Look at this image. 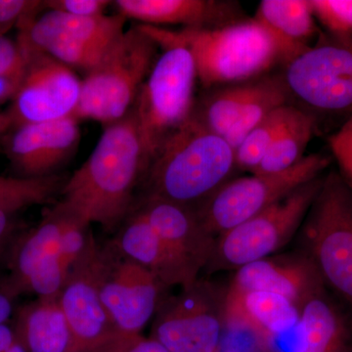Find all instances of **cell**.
Returning a JSON list of instances; mask_svg holds the SVG:
<instances>
[{
  "instance_id": "obj_1",
  "label": "cell",
  "mask_w": 352,
  "mask_h": 352,
  "mask_svg": "<svg viewBox=\"0 0 352 352\" xmlns=\"http://www.w3.org/2000/svg\"><path fill=\"white\" fill-rule=\"evenodd\" d=\"M146 163L133 110L105 126L87 161L65 182L62 201L90 224L113 230L135 207V190L142 182Z\"/></svg>"
},
{
  "instance_id": "obj_2",
  "label": "cell",
  "mask_w": 352,
  "mask_h": 352,
  "mask_svg": "<svg viewBox=\"0 0 352 352\" xmlns=\"http://www.w3.org/2000/svg\"><path fill=\"white\" fill-rule=\"evenodd\" d=\"M150 36L182 44L195 61L198 82L206 89L258 80L286 66L283 50L256 19L214 29L170 30L141 25Z\"/></svg>"
},
{
  "instance_id": "obj_3",
  "label": "cell",
  "mask_w": 352,
  "mask_h": 352,
  "mask_svg": "<svg viewBox=\"0 0 352 352\" xmlns=\"http://www.w3.org/2000/svg\"><path fill=\"white\" fill-rule=\"evenodd\" d=\"M235 151L190 118L166 139L144 176V196L196 207L230 179Z\"/></svg>"
},
{
  "instance_id": "obj_4",
  "label": "cell",
  "mask_w": 352,
  "mask_h": 352,
  "mask_svg": "<svg viewBox=\"0 0 352 352\" xmlns=\"http://www.w3.org/2000/svg\"><path fill=\"white\" fill-rule=\"evenodd\" d=\"M152 38L161 52L132 107L147 168L164 141L191 118L198 82L195 61L185 46Z\"/></svg>"
},
{
  "instance_id": "obj_5",
  "label": "cell",
  "mask_w": 352,
  "mask_h": 352,
  "mask_svg": "<svg viewBox=\"0 0 352 352\" xmlns=\"http://www.w3.org/2000/svg\"><path fill=\"white\" fill-rule=\"evenodd\" d=\"M160 51L152 36L138 25L127 29L100 63L82 78L80 100L73 113L78 122L104 126L131 112Z\"/></svg>"
},
{
  "instance_id": "obj_6",
  "label": "cell",
  "mask_w": 352,
  "mask_h": 352,
  "mask_svg": "<svg viewBox=\"0 0 352 352\" xmlns=\"http://www.w3.org/2000/svg\"><path fill=\"white\" fill-rule=\"evenodd\" d=\"M291 104L320 122L352 118V41L322 31L316 43L282 71Z\"/></svg>"
},
{
  "instance_id": "obj_7",
  "label": "cell",
  "mask_w": 352,
  "mask_h": 352,
  "mask_svg": "<svg viewBox=\"0 0 352 352\" xmlns=\"http://www.w3.org/2000/svg\"><path fill=\"white\" fill-rule=\"evenodd\" d=\"M300 232L324 286L352 311V191L339 171L324 175Z\"/></svg>"
},
{
  "instance_id": "obj_8",
  "label": "cell",
  "mask_w": 352,
  "mask_h": 352,
  "mask_svg": "<svg viewBox=\"0 0 352 352\" xmlns=\"http://www.w3.org/2000/svg\"><path fill=\"white\" fill-rule=\"evenodd\" d=\"M324 175L296 189L263 212L215 238L208 272L236 271L273 256L291 242L320 191Z\"/></svg>"
},
{
  "instance_id": "obj_9",
  "label": "cell",
  "mask_w": 352,
  "mask_h": 352,
  "mask_svg": "<svg viewBox=\"0 0 352 352\" xmlns=\"http://www.w3.org/2000/svg\"><path fill=\"white\" fill-rule=\"evenodd\" d=\"M331 163L328 155L314 153L280 173L230 178L194 208L205 228L217 238L323 175Z\"/></svg>"
},
{
  "instance_id": "obj_10",
  "label": "cell",
  "mask_w": 352,
  "mask_h": 352,
  "mask_svg": "<svg viewBox=\"0 0 352 352\" xmlns=\"http://www.w3.org/2000/svg\"><path fill=\"white\" fill-rule=\"evenodd\" d=\"M17 39L24 51L25 71L19 89L4 112V133L24 124L73 116L82 89L76 72Z\"/></svg>"
},
{
  "instance_id": "obj_11",
  "label": "cell",
  "mask_w": 352,
  "mask_h": 352,
  "mask_svg": "<svg viewBox=\"0 0 352 352\" xmlns=\"http://www.w3.org/2000/svg\"><path fill=\"white\" fill-rule=\"evenodd\" d=\"M223 296L212 284L198 280L177 296L163 300L151 336L170 352H219L224 325Z\"/></svg>"
},
{
  "instance_id": "obj_12",
  "label": "cell",
  "mask_w": 352,
  "mask_h": 352,
  "mask_svg": "<svg viewBox=\"0 0 352 352\" xmlns=\"http://www.w3.org/2000/svg\"><path fill=\"white\" fill-rule=\"evenodd\" d=\"M164 288L151 271L126 258L112 242L103 247L101 300L120 335H141L163 302Z\"/></svg>"
},
{
  "instance_id": "obj_13",
  "label": "cell",
  "mask_w": 352,
  "mask_h": 352,
  "mask_svg": "<svg viewBox=\"0 0 352 352\" xmlns=\"http://www.w3.org/2000/svg\"><path fill=\"white\" fill-rule=\"evenodd\" d=\"M103 247L94 235L85 252L72 266L58 300L73 339L72 352H88L120 335L100 296Z\"/></svg>"
},
{
  "instance_id": "obj_14",
  "label": "cell",
  "mask_w": 352,
  "mask_h": 352,
  "mask_svg": "<svg viewBox=\"0 0 352 352\" xmlns=\"http://www.w3.org/2000/svg\"><path fill=\"white\" fill-rule=\"evenodd\" d=\"M2 138L4 153L19 177L43 178L75 156L80 142V122L73 116L51 122L24 124Z\"/></svg>"
},
{
  "instance_id": "obj_15",
  "label": "cell",
  "mask_w": 352,
  "mask_h": 352,
  "mask_svg": "<svg viewBox=\"0 0 352 352\" xmlns=\"http://www.w3.org/2000/svg\"><path fill=\"white\" fill-rule=\"evenodd\" d=\"M134 212L144 217L176 258L198 278L207 267L215 242L192 206L143 197ZM132 210V212H133Z\"/></svg>"
},
{
  "instance_id": "obj_16",
  "label": "cell",
  "mask_w": 352,
  "mask_h": 352,
  "mask_svg": "<svg viewBox=\"0 0 352 352\" xmlns=\"http://www.w3.org/2000/svg\"><path fill=\"white\" fill-rule=\"evenodd\" d=\"M326 288L311 259L305 252L259 259L236 270L228 292L261 291L276 294L302 309L317 292Z\"/></svg>"
},
{
  "instance_id": "obj_17",
  "label": "cell",
  "mask_w": 352,
  "mask_h": 352,
  "mask_svg": "<svg viewBox=\"0 0 352 352\" xmlns=\"http://www.w3.org/2000/svg\"><path fill=\"white\" fill-rule=\"evenodd\" d=\"M118 14L140 25L214 29L247 19L238 2L222 0H117Z\"/></svg>"
},
{
  "instance_id": "obj_18",
  "label": "cell",
  "mask_w": 352,
  "mask_h": 352,
  "mask_svg": "<svg viewBox=\"0 0 352 352\" xmlns=\"http://www.w3.org/2000/svg\"><path fill=\"white\" fill-rule=\"evenodd\" d=\"M224 325L245 329L264 346L293 333L300 310L288 298L261 291L228 292L223 296Z\"/></svg>"
},
{
  "instance_id": "obj_19",
  "label": "cell",
  "mask_w": 352,
  "mask_h": 352,
  "mask_svg": "<svg viewBox=\"0 0 352 352\" xmlns=\"http://www.w3.org/2000/svg\"><path fill=\"white\" fill-rule=\"evenodd\" d=\"M323 288L300 312L291 352H352L351 310Z\"/></svg>"
},
{
  "instance_id": "obj_20",
  "label": "cell",
  "mask_w": 352,
  "mask_h": 352,
  "mask_svg": "<svg viewBox=\"0 0 352 352\" xmlns=\"http://www.w3.org/2000/svg\"><path fill=\"white\" fill-rule=\"evenodd\" d=\"M113 245L126 258L151 271L164 287L189 288L198 281L142 215L132 212Z\"/></svg>"
},
{
  "instance_id": "obj_21",
  "label": "cell",
  "mask_w": 352,
  "mask_h": 352,
  "mask_svg": "<svg viewBox=\"0 0 352 352\" xmlns=\"http://www.w3.org/2000/svg\"><path fill=\"white\" fill-rule=\"evenodd\" d=\"M254 19L277 39L286 66L309 50L322 32L310 0H263Z\"/></svg>"
},
{
  "instance_id": "obj_22",
  "label": "cell",
  "mask_w": 352,
  "mask_h": 352,
  "mask_svg": "<svg viewBox=\"0 0 352 352\" xmlns=\"http://www.w3.org/2000/svg\"><path fill=\"white\" fill-rule=\"evenodd\" d=\"M78 217L82 215L61 200L46 212L36 228L23 236L16 245L9 263V276L21 294H23V284L38 266L59 256L62 235L67 227Z\"/></svg>"
},
{
  "instance_id": "obj_23",
  "label": "cell",
  "mask_w": 352,
  "mask_h": 352,
  "mask_svg": "<svg viewBox=\"0 0 352 352\" xmlns=\"http://www.w3.org/2000/svg\"><path fill=\"white\" fill-rule=\"evenodd\" d=\"M18 340L28 352H72L68 321L56 298H38L25 303L13 324Z\"/></svg>"
},
{
  "instance_id": "obj_24",
  "label": "cell",
  "mask_w": 352,
  "mask_h": 352,
  "mask_svg": "<svg viewBox=\"0 0 352 352\" xmlns=\"http://www.w3.org/2000/svg\"><path fill=\"white\" fill-rule=\"evenodd\" d=\"M261 78L249 82L207 89V94L196 100L191 119L224 138L256 94Z\"/></svg>"
},
{
  "instance_id": "obj_25",
  "label": "cell",
  "mask_w": 352,
  "mask_h": 352,
  "mask_svg": "<svg viewBox=\"0 0 352 352\" xmlns=\"http://www.w3.org/2000/svg\"><path fill=\"white\" fill-rule=\"evenodd\" d=\"M36 19L69 38L96 47H111L126 31L127 20L118 13L82 17L43 10Z\"/></svg>"
},
{
  "instance_id": "obj_26",
  "label": "cell",
  "mask_w": 352,
  "mask_h": 352,
  "mask_svg": "<svg viewBox=\"0 0 352 352\" xmlns=\"http://www.w3.org/2000/svg\"><path fill=\"white\" fill-rule=\"evenodd\" d=\"M285 105L292 104L282 73H271L263 76L256 94L243 109L224 139L235 151L259 122L273 111Z\"/></svg>"
},
{
  "instance_id": "obj_27",
  "label": "cell",
  "mask_w": 352,
  "mask_h": 352,
  "mask_svg": "<svg viewBox=\"0 0 352 352\" xmlns=\"http://www.w3.org/2000/svg\"><path fill=\"white\" fill-rule=\"evenodd\" d=\"M315 131L316 124L314 118L296 109L293 119L251 175L280 173L300 163L305 157V150Z\"/></svg>"
},
{
  "instance_id": "obj_28",
  "label": "cell",
  "mask_w": 352,
  "mask_h": 352,
  "mask_svg": "<svg viewBox=\"0 0 352 352\" xmlns=\"http://www.w3.org/2000/svg\"><path fill=\"white\" fill-rule=\"evenodd\" d=\"M296 109L293 105L282 106L259 122L235 150L236 168L254 173L293 119Z\"/></svg>"
},
{
  "instance_id": "obj_29",
  "label": "cell",
  "mask_w": 352,
  "mask_h": 352,
  "mask_svg": "<svg viewBox=\"0 0 352 352\" xmlns=\"http://www.w3.org/2000/svg\"><path fill=\"white\" fill-rule=\"evenodd\" d=\"M67 179L60 175L43 178L0 176V207L21 210L48 203L61 194Z\"/></svg>"
},
{
  "instance_id": "obj_30",
  "label": "cell",
  "mask_w": 352,
  "mask_h": 352,
  "mask_svg": "<svg viewBox=\"0 0 352 352\" xmlns=\"http://www.w3.org/2000/svg\"><path fill=\"white\" fill-rule=\"evenodd\" d=\"M323 31L352 41V0H310Z\"/></svg>"
},
{
  "instance_id": "obj_31",
  "label": "cell",
  "mask_w": 352,
  "mask_h": 352,
  "mask_svg": "<svg viewBox=\"0 0 352 352\" xmlns=\"http://www.w3.org/2000/svg\"><path fill=\"white\" fill-rule=\"evenodd\" d=\"M328 144L338 171L352 191V118L329 135Z\"/></svg>"
},
{
  "instance_id": "obj_32",
  "label": "cell",
  "mask_w": 352,
  "mask_h": 352,
  "mask_svg": "<svg viewBox=\"0 0 352 352\" xmlns=\"http://www.w3.org/2000/svg\"><path fill=\"white\" fill-rule=\"evenodd\" d=\"M43 10L44 1L39 0H0V36H6L25 18Z\"/></svg>"
},
{
  "instance_id": "obj_33",
  "label": "cell",
  "mask_w": 352,
  "mask_h": 352,
  "mask_svg": "<svg viewBox=\"0 0 352 352\" xmlns=\"http://www.w3.org/2000/svg\"><path fill=\"white\" fill-rule=\"evenodd\" d=\"M111 6L109 0H44V10L82 17L105 15Z\"/></svg>"
},
{
  "instance_id": "obj_34",
  "label": "cell",
  "mask_w": 352,
  "mask_h": 352,
  "mask_svg": "<svg viewBox=\"0 0 352 352\" xmlns=\"http://www.w3.org/2000/svg\"><path fill=\"white\" fill-rule=\"evenodd\" d=\"M24 64V51L18 39L0 36V76L16 71Z\"/></svg>"
},
{
  "instance_id": "obj_35",
  "label": "cell",
  "mask_w": 352,
  "mask_h": 352,
  "mask_svg": "<svg viewBox=\"0 0 352 352\" xmlns=\"http://www.w3.org/2000/svg\"><path fill=\"white\" fill-rule=\"evenodd\" d=\"M22 295L9 275L0 276V325L6 323L15 310V302Z\"/></svg>"
},
{
  "instance_id": "obj_36",
  "label": "cell",
  "mask_w": 352,
  "mask_h": 352,
  "mask_svg": "<svg viewBox=\"0 0 352 352\" xmlns=\"http://www.w3.org/2000/svg\"><path fill=\"white\" fill-rule=\"evenodd\" d=\"M122 352H170L152 338L141 335L126 336Z\"/></svg>"
},
{
  "instance_id": "obj_37",
  "label": "cell",
  "mask_w": 352,
  "mask_h": 352,
  "mask_svg": "<svg viewBox=\"0 0 352 352\" xmlns=\"http://www.w3.org/2000/svg\"><path fill=\"white\" fill-rule=\"evenodd\" d=\"M20 210L12 208L0 207V248L10 235L14 226V220Z\"/></svg>"
},
{
  "instance_id": "obj_38",
  "label": "cell",
  "mask_w": 352,
  "mask_h": 352,
  "mask_svg": "<svg viewBox=\"0 0 352 352\" xmlns=\"http://www.w3.org/2000/svg\"><path fill=\"white\" fill-rule=\"evenodd\" d=\"M18 340L13 326L8 323L0 325V352H6Z\"/></svg>"
},
{
  "instance_id": "obj_39",
  "label": "cell",
  "mask_w": 352,
  "mask_h": 352,
  "mask_svg": "<svg viewBox=\"0 0 352 352\" xmlns=\"http://www.w3.org/2000/svg\"><path fill=\"white\" fill-rule=\"evenodd\" d=\"M124 335H118L117 337L109 340L102 346L88 352H122L124 349Z\"/></svg>"
},
{
  "instance_id": "obj_40",
  "label": "cell",
  "mask_w": 352,
  "mask_h": 352,
  "mask_svg": "<svg viewBox=\"0 0 352 352\" xmlns=\"http://www.w3.org/2000/svg\"><path fill=\"white\" fill-rule=\"evenodd\" d=\"M6 352H28L25 351L24 346L21 344L19 340H16L15 344H13L10 349H8Z\"/></svg>"
},
{
  "instance_id": "obj_41",
  "label": "cell",
  "mask_w": 352,
  "mask_h": 352,
  "mask_svg": "<svg viewBox=\"0 0 352 352\" xmlns=\"http://www.w3.org/2000/svg\"><path fill=\"white\" fill-rule=\"evenodd\" d=\"M256 352H277L276 351H274V349H270V346H263L261 347L259 351Z\"/></svg>"
},
{
  "instance_id": "obj_42",
  "label": "cell",
  "mask_w": 352,
  "mask_h": 352,
  "mask_svg": "<svg viewBox=\"0 0 352 352\" xmlns=\"http://www.w3.org/2000/svg\"><path fill=\"white\" fill-rule=\"evenodd\" d=\"M219 352H222L221 351H220Z\"/></svg>"
}]
</instances>
